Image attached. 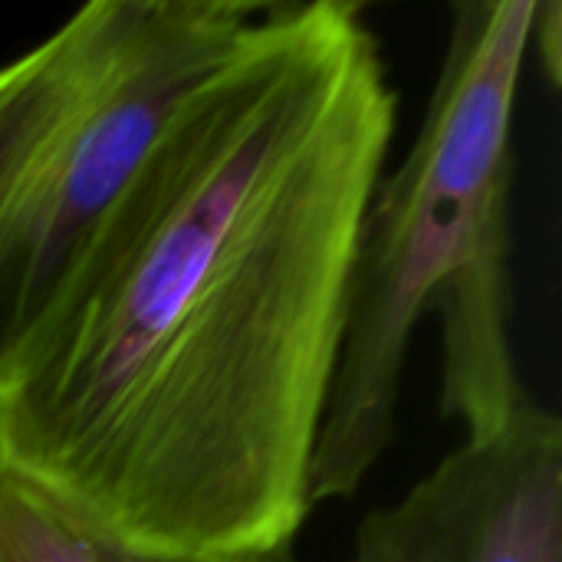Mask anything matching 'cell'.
I'll return each instance as SVG.
<instances>
[{
	"instance_id": "1",
	"label": "cell",
	"mask_w": 562,
	"mask_h": 562,
	"mask_svg": "<svg viewBox=\"0 0 562 562\" xmlns=\"http://www.w3.org/2000/svg\"><path fill=\"white\" fill-rule=\"evenodd\" d=\"M395 122L362 3H263L0 392V471L125 557L293 547Z\"/></svg>"
},
{
	"instance_id": "4",
	"label": "cell",
	"mask_w": 562,
	"mask_h": 562,
	"mask_svg": "<svg viewBox=\"0 0 562 562\" xmlns=\"http://www.w3.org/2000/svg\"><path fill=\"white\" fill-rule=\"evenodd\" d=\"M346 562H562V422L520 405L362 517Z\"/></svg>"
},
{
	"instance_id": "5",
	"label": "cell",
	"mask_w": 562,
	"mask_h": 562,
	"mask_svg": "<svg viewBox=\"0 0 562 562\" xmlns=\"http://www.w3.org/2000/svg\"><path fill=\"white\" fill-rule=\"evenodd\" d=\"M0 562H115L112 550L33 487L0 471Z\"/></svg>"
},
{
	"instance_id": "6",
	"label": "cell",
	"mask_w": 562,
	"mask_h": 562,
	"mask_svg": "<svg viewBox=\"0 0 562 562\" xmlns=\"http://www.w3.org/2000/svg\"><path fill=\"white\" fill-rule=\"evenodd\" d=\"M112 550V547H109ZM115 562H158V560H142V557H125L119 550H112ZM201 562H300L293 547H273V550H257V553H240V557H221V560H201Z\"/></svg>"
},
{
	"instance_id": "2",
	"label": "cell",
	"mask_w": 562,
	"mask_h": 562,
	"mask_svg": "<svg viewBox=\"0 0 562 562\" xmlns=\"http://www.w3.org/2000/svg\"><path fill=\"white\" fill-rule=\"evenodd\" d=\"M540 0H461L405 161L382 175L356 240L310 510L359 494L398 431L412 336L441 319V412L487 438L527 405L510 346L514 112Z\"/></svg>"
},
{
	"instance_id": "3",
	"label": "cell",
	"mask_w": 562,
	"mask_h": 562,
	"mask_svg": "<svg viewBox=\"0 0 562 562\" xmlns=\"http://www.w3.org/2000/svg\"><path fill=\"white\" fill-rule=\"evenodd\" d=\"M257 0H95L0 66V392L109 207Z\"/></svg>"
}]
</instances>
